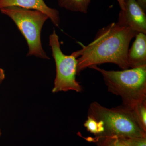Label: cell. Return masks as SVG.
I'll list each match as a JSON object with an SVG mask.
<instances>
[{
	"label": "cell",
	"mask_w": 146,
	"mask_h": 146,
	"mask_svg": "<svg viewBox=\"0 0 146 146\" xmlns=\"http://www.w3.org/2000/svg\"><path fill=\"white\" fill-rule=\"evenodd\" d=\"M98 122L100 136H116L126 138L146 137V131L132 110L120 106L108 108L97 102L89 106L88 116Z\"/></svg>",
	"instance_id": "3"
},
{
	"label": "cell",
	"mask_w": 146,
	"mask_h": 146,
	"mask_svg": "<svg viewBox=\"0 0 146 146\" xmlns=\"http://www.w3.org/2000/svg\"><path fill=\"white\" fill-rule=\"evenodd\" d=\"M132 110L142 127L146 131V100L136 106Z\"/></svg>",
	"instance_id": "11"
},
{
	"label": "cell",
	"mask_w": 146,
	"mask_h": 146,
	"mask_svg": "<svg viewBox=\"0 0 146 146\" xmlns=\"http://www.w3.org/2000/svg\"><path fill=\"white\" fill-rule=\"evenodd\" d=\"M5 78V74L3 69L0 68V84L2 83Z\"/></svg>",
	"instance_id": "15"
},
{
	"label": "cell",
	"mask_w": 146,
	"mask_h": 146,
	"mask_svg": "<svg viewBox=\"0 0 146 146\" xmlns=\"http://www.w3.org/2000/svg\"><path fill=\"white\" fill-rule=\"evenodd\" d=\"M84 127H86L87 131L94 134L95 136L98 134V123L96 120L93 118L88 116L87 119L84 124Z\"/></svg>",
	"instance_id": "12"
},
{
	"label": "cell",
	"mask_w": 146,
	"mask_h": 146,
	"mask_svg": "<svg viewBox=\"0 0 146 146\" xmlns=\"http://www.w3.org/2000/svg\"><path fill=\"white\" fill-rule=\"evenodd\" d=\"M89 68L102 74L108 91L121 97L123 106L133 110L146 100V65L120 71H107L97 65Z\"/></svg>",
	"instance_id": "2"
},
{
	"label": "cell",
	"mask_w": 146,
	"mask_h": 146,
	"mask_svg": "<svg viewBox=\"0 0 146 146\" xmlns=\"http://www.w3.org/2000/svg\"><path fill=\"white\" fill-rule=\"evenodd\" d=\"M60 7L74 12L86 13L91 0H57Z\"/></svg>",
	"instance_id": "10"
},
{
	"label": "cell",
	"mask_w": 146,
	"mask_h": 146,
	"mask_svg": "<svg viewBox=\"0 0 146 146\" xmlns=\"http://www.w3.org/2000/svg\"><path fill=\"white\" fill-rule=\"evenodd\" d=\"M145 11L136 0H125V7L119 14L118 22L138 33H146Z\"/></svg>",
	"instance_id": "6"
},
{
	"label": "cell",
	"mask_w": 146,
	"mask_h": 146,
	"mask_svg": "<svg viewBox=\"0 0 146 146\" xmlns=\"http://www.w3.org/2000/svg\"><path fill=\"white\" fill-rule=\"evenodd\" d=\"M121 10H123L125 7V0H117Z\"/></svg>",
	"instance_id": "16"
},
{
	"label": "cell",
	"mask_w": 146,
	"mask_h": 146,
	"mask_svg": "<svg viewBox=\"0 0 146 146\" xmlns=\"http://www.w3.org/2000/svg\"><path fill=\"white\" fill-rule=\"evenodd\" d=\"M49 45L56 67L53 93L69 91L81 92L82 87L76 79L77 58L73 53L70 55L63 53L60 48L59 38L54 30L50 36Z\"/></svg>",
	"instance_id": "5"
},
{
	"label": "cell",
	"mask_w": 146,
	"mask_h": 146,
	"mask_svg": "<svg viewBox=\"0 0 146 146\" xmlns=\"http://www.w3.org/2000/svg\"><path fill=\"white\" fill-rule=\"evenodd\" d=\"M137 2L145 11L146 9V0H136Z\"/></svg>",
	"instance_id": "14"
},
{
	"label": "cell",
	"mask_w": 146,
	"mask_h": 146,
	"mask_svg": "<svg viewBox=\"0 0 146 146\" xmlns=\"http://www.w3.org/2000/svg\"><path fill=\"white\" fill-rule=\"evenodd\" d=\"M11 7L39 11L47 15L55 26H59V12L49 7L44 0H0V9Z\"/></svg>",
	"instance_id": "7"
},
{
	"label": "cell",
	"mask_w": 146,
	"mask_h": 146,
	"mask_svg": "<svg viewBox=\"0 0 146 146\" xmlns=\"http://www.w3.org/2000/svg\"><path fill=\"white\" fill-rule=\"evenodd\" d=\"M138 33L119 23H113L100 29L93 42L73 52L78 58L77 75L93 65L104 63L116 64L123 70L129 69L128 52L131 41Z\"/></svg>",
	"instance_id": "1"
},
{
	"label": "cell",
	"mask_w": 146,
	"mask_h": 146,
	"mask_svg": "<svg viewBox=\"0 0 146 146\" xmlns=\"http://www.w3.org/2000/svg\"><path fill=\"white\" fill-rule=\"evenodd\" d=\"M0 112H1V110H0ZM2 135V131L1 130V127H0V138H1V136Z\"/></svg>",
	"instance_id": "17"
},
{
	"label": "cell",
	"mask_w": 146,
	"mask_h": 146,
	"mask_svg": "<svg viewBox=\"0 0 146 146\" xmlns=\"http://www.w3.org/2000/svg\"><path fill=\"white\" fill-rule=\"evenodd\" d=\"M126 138L131 146H146V137Z\"/></svg>",
	"instance_id": "13"
},
{
	"label": "cell",
	"mask_w": 146,
	"mask_h": 146,
	"mask_svg": "<svg viewBox=\"0 0 146 146\" xmlns=\"http://www.w3.org/2000/svg\"><path fill=\"white\" fill-rule=\"evenodd\" d=\"M86 141L95 143L98 146H131L126 138L116 136H95L84 138Z\"/></svg>",
	"instance_id": "9"
},
{
	"label": "cell",
	"mask_w": 146,
	"mask_h": 146,
	"mask_svg": "<svg viewBox=\"0 0 146 146\" xmlns=\"http://www.w3.org/2000/svg\"><path fill=\"white\" fill-rule=\"evenodd\" d=\"M132 46L128 50L127 56L129 68H139L146 65V35L139 33Z\"/></svg>",
	"instance_id": "8"
},
{
	"label": "cell",
	"mask_w": 146,
	"mask_h": 146,
	"mask_svg": "<svg viewBox=\"0 0 146 146\" xmlns=\"http://www.w3.org/2000/svg\"><path fill=\"white\" fill-rule=\"evenodd\" d=\"M0 11L12 19L26 40L29 47L27 56L50 59L43 49L41 39L42 27L49 19L47 15L39 11L17 7L1 9Z\"/></svg>",
	"instance_id": "4"
}]
</instances>
